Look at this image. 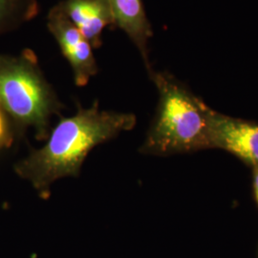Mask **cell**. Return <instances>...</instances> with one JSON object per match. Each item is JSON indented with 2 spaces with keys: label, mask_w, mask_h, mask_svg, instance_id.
I'll return each instance as SVG.
<instances>
[{
  "label": "cell",
  "mask_w": 258,
  "mask_h": 258,
  "mask_svg": "<svg viewBox=\"0 0 258 258\" xmlns=\"http://www.w3.org/2000/svg\"><path fill=\"white\" fill-rule=\"evenodd\" d=\"M47 28L71 66L75 84L79 87L87 85L90 79L99 72L89 41L67 19L57 4L48 13Z\"/></svg>",
  "instance_id": "obj_4"
},
{
  "label": "cell",
  "mask_w": 258,
  "mask_h": 258,
  "mask_svg": "<svg viewBox=\"0 0 258 258\" xmlns=\"http://www.w3.org/2000/svg\"><path fill=\"white\" fill-rule=\"evenodd\" d=\"M252 184H253V191L258 205V167L252 168Z\"/></svg>",
  "instance_id": "obj_10"
},
{
  "label": "cell",
  "mask_w": 258,
  "mask_h": 258,
  "mask_svg": "<svg viewBox=\"0 0 258 258\" xmlns=\"http://www.w3.org/2000/svg\"><path fill=\"white\" fill-rule=\"evenodd\" d=\"M135 124L136 116L132 113L101 110L99 101H94L89 108L78 102L74 116L60 117L46 144L32 150L15 169L30 181L41 199L47 200L56 180L80 176L83 162L93 148L131 130Z\"/></svg>",
  "instance_id": "obj_1"
},
{
  "label": "cell",
  "mask_w": 258,
  "mask_h": 258,
  "mask_svg": "<svg viewBox=\"0 0 258 258\" xmlns=\"http://www.w3.org/2000/svg\"><path fill=\"white\" fill-rule=\"evenodd\" d=\"M0 107L21 134L35 129L38 141H46L53 116L61 117L64 104L47 82L36 54L0 55Z\"/></svg>",
  "instance_id": "obj_3"
},
{
  "label": "cell",
  "mask_w": 258,
  "mask_h": 258,
  "mask_svg": "<svg viewBox=\"0 0 258 258\" xmlns=\"http://www.w3.org/2000/svg\"><path fill=\"white\" fill-rule=\"evenodd\" d=\"M114 19V30L119 28L127 35L142 55L148 69L152 70L149 61L148 40L153 31L142 0H109Z\"/></svg>",
  "instance_id": "obj_7"
},
{
  "label": "cell",
  "mask_w": 258,
  "mask_h": 258,
  "mask_svg": "<svg viewBox=\"0 0 258 258\" xmlns=\"http://www.w3.org/2000/svg\"><path fill=\"white\" fill-rule=\"evenodd\" d=\"M57 6L93 49L102 45V35L106 27L114 30V19L109 0H62Z\"/></svg>",
  "instance_id": "obj_6"
},
{
  "label": "cell",
  "mask_w": 258,
  "mask_h": 258,
  "mask_svg": "<svg viewBox=\"0 0 258 258\" xmlns=\"http://www.w3.org/2000/svg\"><path fill=\"white\" fill-rule=\"evenodd\" d=\"M12 141V131L9 118L0 107V149L8 146Z\"/></svg>",
  "instance_id": "obj_9"
},
{
  "label": "cell",
  "mask_w": 258,
  "mask_h": 258,
  "mask_svg": "<svg viewBox=\"0 0 258 258\" xmlns=\"http://www.w3.org/2000/svg\"><path fill=\"white\" fill-rule=\"evenodd\" d=\"M38 12L37 0H0V35L35 19Z\"/></svg>",
  "instance_id": "obj_8"
},
{
  "label": "cell",
  "mask_w": 258,
  "mask_h": 258,
  "mask_svg": "<svg viewBox=\"0 0 258 258\" xmlns=\"http://www.w3.org/2000/svg\"><path fill=\"white\" fill-rule=\"evenodd\" d=\"M156 85V114L140 151L168 156L212 148L207 106L184 84L166 72H148Z\"/></svg>",
  "instance_id": "obj_2"
},
{
  "label": "cell",
  "mask_w": 258,
  "mask_h": 258,
  "mask_svg": "<svg viewBox=\"0 0 258 258\" xmlns=\"http://www.w3.org/2000/svg\"><path fill=\"white\" fill-rule=\"evenodd\" d=\"M212 148H221L251 168L258 167V124L220 114L209 108Z\"/></svg>",
  "instance_id": "obj_5"
}]
</instances>
